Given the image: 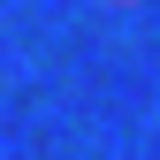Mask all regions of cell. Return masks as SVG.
<instances>
[{
	"label": "cell",
	"mask_w": 160,
	"mask_h": 160,
	"mask_svg": "<svg viewBox=\"0 0 160 160\" xmlns=\"http://www.w3.org/2000/svg\"><path fill=\"white\" fill-rule=\"evenodd\" d=\"M114 8H137V0H114Z\"/></svg>",
	"instance_id": "1"
}]
</instances>
